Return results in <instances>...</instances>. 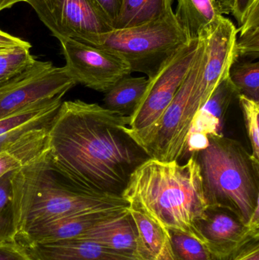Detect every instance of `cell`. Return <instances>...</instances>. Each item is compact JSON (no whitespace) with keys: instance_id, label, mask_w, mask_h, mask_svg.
<instances>
[{"instance_id":"cell-1","label":"cell","mask_w":259,"mask_h":260,"mask_svg":"<svg viewBox=\"0 0 259 260\" xmlns=\"http://www.w3.org/2000/svg\"><path fill=\"white\" fill-rule=\"evenodd\" d=\"M129 120L98 104L62 102L48 127L50 164L85 192L122 197L131 174L150 158L128 133Z\"/></svg>"},{"instance_id":"cell-2","label":"cell","mask_w":259,"mask_h":260,"mask_svg":"<svg viewBox=\"0 0 259 260\" xmlns=\"http://www.w3.org/2000/svg\"><path fill=\"white\" fill-rule=\"evenodd\" d=\"M122 197L169 232L187 234L203 244L196 224L208 206L194 154L183 165L147 159L131 174Z\"/></svg>"},{"instance_id":"cell-3","label":"cell","mask_w":259,"mask_h":260,"mask_svg":"<svg viewBox=\"0 0 259 260\" xmlns=\"http://www.w3.org/2000/svg\"><path fill=\"white\" fill-rule=\"evenodd\" d=\"M16 239L27 230L61 217L129 207L120 196L97 195L79 189L50 164L45 152L11 177Z\"/></svg>"},{"instance_id":"cell-4","label":"cell","mask_w":259,"mask_h":260,"mask_svg":"<svg viewBox=\"0 0 259 260\" xmlns=\"http://www.w3.org/2000/svg\"><path fill=\"white\" fill-rule=\"evenodd\" d=\"M208 141L194 154L207 206L228 209L259 230V163L239 141L225 136Z\"/></svg>"},{"instance_id":"cell-5","label":"cell","mask_w":259,"mask_h":260,"mask_svg":"<svg viewBox=\"0 0 259 260\" xmlns=\"http://www.w3.org/2000/svg\"><path fill=\"white\" fill-rule=\"evenodd\" d=\"M188 39L170 9L159 18L134 27L113 29L99 35L88 45L102 49L121 58L132 73L152 78L162 64Z\"/></svg>"},{"instance_id":"cell-6","label":"cell","mask_w":259,"mask_h":260,"mask_svg":"<svg viewBox=\"0 0 259 260\" xmlns=\"http://www.w3.org/2000/svg\"><path fill=\"white\" fill-rule=\"evenodd\" d=\"M194 63L162 117L138 143L150 158L161 161H179L187 154L192 123L201 109L199 88L205 68L203 41Z\"/></svg>"},{"instance_id":"cell-7","label":"cell","mask_w":259,"mask_h":260,"mask_svg":"<svg viewBox=\"0 0 259 260\" xmlns=\"http://www.w3.org/2000/svg\"><path fill=\"white\" fill-rule=\"evenodd\" d=\"M200 47V39L190 40L149 79L147 88L129 118L128 133L139 143L158 123L188 76Z\"/></svg>"},{"instance_id":"cell-8","label":"cell","mask_w":259,"mask_h":260,"mask_svg":"<svg viewBox=\"0 0 259 260\" xmlns=\"http://www.w3.org/2000/svg\"><path fill=\"white\" fill-rule=\"evenodd\" d=\"M58 40L70 38L91 44L114 28L95 0H24Z\"/></svg>"},{"instance_id":"cell-9","label":"cell","mask_w":259,"mask_h":260,"mask_svg":"<svg viewBox=\"0 0 259 260\" xmlns=\"http://www.w3.org/2000/svg\"><path fill=\"white\" fill-rule=\"evenodd\" d=\"M59 42L65 60L64 68L76 84L105 94L132 73L126 61L106 50L70 38Z\"/></svg>"},{"instance_id":"cell-10","label":"cell","mask_w":259,"mask_h":260,"mask_svg":"<svg viewBox=\"0 0 259 260\" xmlns=\"http://www.w3.org/2000/svg\"><path fill=\"white\" fill-rule=\"evenodd\" d=\"M77 84L63 67L36 59L21 77L0 95V120L41 101L65 95Z\"/></svg>"},{"instance_id":"cell-11","label":"cell","mask_w":259,"mask_h":260,"mask_svg":"<svg viewBox=\"0 0 259 260\" xmlns=\"http://www.w3.org/2000/svg\"><path fill=\"white\" fill-rule=\"evenodd\" d=\"M196 227L215 260H233L249 243L259 241V230L222 208L207 207Z\"/></svg>"},{"instance_id":"cell-12","label":"cell","mask_w":259,"mask_h":260,"mask_svg":"<svg viewBox=\"0 0 259 260\" xmlns=\"http://www.w3.org/2000/svg\"><path fill=\"white\" fill-rule=\"evenodd\" d=\"M235 24L225 15L208 26L199 36L203 41L205 68L200 83L202 108L227 78L237 60ZM201 108V109H202Z\"/></svg>"},{"instance_id":"cell-13","label":"cell","mask_w":259,"mask_h":260,"mask_svg":"<svg viewBox=\"0 0 259 260\" xmlns=\"http://www.w3.org/2000/svg\"><path fill=\"white\" fill-rule=\"evenodd\" d=\"M127 209L84 212L61 217L34 226L16 239L22 247L43 243L81 238L97 224L118 215Z\"/></svg>"},{"instance_id":"cell-14","label":"cell","mask_w":259,"mask_h":260,"mask_svg":"<svg viewBox=\"0 0 259 260\" xmlns=\"http://www.w3.org/2000/svg\"><path fill=\"white\" fill-rule=\"evenodd\" d=\"M33 260H135L85 238L23 247Z\"/></svg>"},{"instance_id":"cell-15","label":"cell","mask_w":259,"mask_h":260,"mask_svg":"<svg viewBox=\"0 0 259 260\" xmlns=\"http://www.w3.org/2000/svg\"><path fill=\"white\" fill-rule=\"evenodd\" d=\"M81 238L94 240L127 257L143 260L138 232L129 207L114 218L97 224Z\"/></svg>"},{"instance_id":"cell-16","label":"cell","mask_w":259,"mask_h":260,"mask_svg":"<svg viewBox=\"0 0 259 260\" xmlns=\"http://www.w3.org/2000/svg\"><path fill=\"white\" fill-rule=\"evenodd\" d=\"M63 96L36 102L0 120V147L28 130L50 124L62 105Z\"/></svg>"},{"instance_id":"cell-17","label":"cell","mask_w":259,"mask_h":260,"mask_svg":"<svg viewBox=\"0 0 259 260\" xmlns=\"http://www.w3.org/2000/svg\"><path fill=\"white\" fill-rule=\"evenodd\" d=\"M238 96L230 77L216 88L205 106L196 114L190 133L203 136H224L225 117L234 98Z\"/></svg>"},{"instance_id":"cell-18","label":"cell","mask_w":259,"mask_h":260,"mask_svg":"<svg viewBox=\"0 0 259 260\" xmlns=\"http://www.w3.org/2000/svg\"><path fill=\"white\" fill-rule=\"evenodd\" d=\"M49 125L25 132L0 150V177L22 168L47 151Z\"/></svg>"},{"instance_id":"cell-19","label":"cell","mask_w":259,"mask_h":260,"mask_svg":"<svg viewBox=\"0 0 259 260\" xmlns=\"http://www.w3.org/2000/svg\"><path fill=\"white\" fill-rule=\"evenodd\" d=\"M138 232L143 260H176L170 232L134 208L129 206Z\"/></svg>"},{"instance_id":"cell-20","label":"cell","mask_w":259,"mask_h":260,"mask_svg":"<svg viewBox=\"0 0 259 260\" xmlns=\"http://www.w3.org/2000/svg\"><path fill=\"white\" fill-rule=\"evenodd\" d=\"M173 12L189 40L199 38L205 29L224 15L214 0H177Z\"/></svg>"},{"instance_id":"cell-21","label":"cell","mask_w":259,"mask_h":260,"mask_svg":"<svg viewBox=\"0 0 259 260\" xmlns=\"http://www.w3.org/2000/svg\"><path fill=\"white\" fill-rule=\"evenodd\" d=\"M149 84L144 76H125L116 83L103 98L106 109L130 117L141 101Z\"/></svg>"},{"instance_id":"cell-22","label":"cell","mask_w":259,"mask_h":260,"mask_svg":"<svg viewBox=\"0 0 259 260\" xmlns=\"http://www.w3.org/2000/svg\"><path fill=\"white\" fill-rule=\"evenodd\" d=\"M174 0H120L114 29L128 28L159 18L173 9Z\"/></svg>"},{"instance_id":"cell-23","label":"cell","mask_w":259,"mask_h":260,"mask_svg":"<svg viewBox=\"0 0 259 260\" xmlns=\"http://www.w3.org/2000/svg\"><path fill=\"white\" fill-rule=\"evenodd\" d=\"M237 59L257 60L259 57V0H256L241 25L237 27Z\"/></svg>"},{"instance_id":"cell-24","label":"cell","mask_w":259,"mask_h":260,"mask_svg":"<svg viewBox=\"0 0 259 260\" xmlns=\"http://www.w3.org/2000/svg\"><path fill=\"white\" fill-rule=\"evenodd\" d=\"M230 79L238 95L259 102V62L237 59L231 67Z\"/></svg>"},{"instance_id":"cell-25","label":"cell","mask_w":259,"mask_h":260,"mask_svg":"<svg viewBox=\"0 0 259 260\" xmlns=\"http://www.w3.org/2000/svg\"><path fill=\"white\" fill-rule=\"evenodd\" d=\"M30 48L31 45L24 46L0 53V88L7 86L33 65L36 59Z\"/></svg>"},{"instance_id":"cell-26","label":"cell","mask_w":259,"mask_h":260,"mask_svg":"<svg viewBox=\"0 0 259 260\" xmlns=\"http://www.w3.org/2000/svg\"><path fill=\"white\" fill-rule=\"evenodd\" d=\"M12 172L0 177V245L16 244L11 183Z\"/></svg>"},{"instance_id":"cell-27","label":"cell","mask_w":259,"mask_h":260,"mask_svg":"<svg viewBox=\"0 0 259 260\" xmlns=\"http://www.w3.org/2000/svg\"><path fill=\"white\" fill-rule=\"evenodd\" d=\"M176 260H215L205 244L185 233L170 232Z\"/></svg>"},{"instance_id":"cell-28","label":"cell","mask_w":259,"mask_h":260,"mask_svg":"<svg viewBox=\"0 0 259 260\" xmlns=\"http://www.w3.org/2000/svg\"><path fill=\"white\" fill-rule=\"evenodd\" d=\"M237 98L252 148L251 155L255 162L259 163V102L240 94Z\"/></svg>"},{"instance_id":"cell-29","label":"cell","mask_w":259,"mask_h":260,"mask_svg":"<svg viewBox=\"0 0 259 260\" xmlns=\"http://www.w3.org/2000/svg\"><path fill=\"white\" fill-rule=\"evenodd\" d=\"M0 260H33L24 248L18 244H1Z\"/></svg>"},{"instance_id":"cell-30","label":"cell","mask_w":259,"mask_h":260,"mask_svg":"<svg viewBox=\"0 0 259 260\" xmlns=\"http://www.w3.org/2000/svg\"><path fill=\"white\" fill-rule=\"evenodd\" d=\"M30 45L27 41L9 35L0 29V53L12 50L18 47Z\"/></svg>"},{"instance_id":"cell-31","label":"cell","mask_w":259,"mask_h":260,"mask_svg":"<svg viewBox=\"0 0 259 260\" xmlns=\"http://www.w3.org/2000/svg\"><path fill=\"white\" fill-rule=\"evenodd\" d=\"M256 0H234L232 15L237 21V25L240 26L243 24L252 6Z\"/></svg>"},{"instance_id":"cell-32","label":"cell","mask_w":259,"mask_h":260,"mask_svg":"<svg viewBox=\"0 0 259 260\" xmlns=\"http://www.w3.org/2000/svg\"><path fill=\"white\" fill-rule=\"evenodd\" d=\"M95 1L107 15L114 25V21L118 14L120 0H95Z\"/></svg>"},{"instance_id":"cell-33","label":"cell","mask_w":259,"mask_h":260,"mask_svg":"<svg viewBox=\"0 0 259 260\" xmlns=\"http://www.w3.org/2000/svg\"><path fill=\"white\" fill-rule=\"evenodd\" d=\"M233 260H259V241L249 243Z\"/></svg>"},{"instance_id":"cell-34","label":"cell","mask_w":259,"mask_h":260,"mask_svg":"<svg viewBox=\"0 0 259 260\" xmlns=\"http://www.w3.org/2000/svg\"><path fill=\"white\" fill-rule=\"evenodd\" d=\"M214 1L218 5L224 15L232 13L234 0H214Z\"/></svg>"},{"instance_id":"cell-35","label":"cell","mask_w":259,"mask_h":260,"mask_svg":"<svg viewBox=\"0 0 259 260\" xmlns=\"http://www.w3.org/2000/svg\"><path fill=\"white\" fill-rule=\"evenodd\" d=\"M24 2V0H0V12L4 9H9L18 3Z\"/></svg>"},{"instance_id":"cell-36","label":"cell","mask_w":259,"mask_h":260,"mask_svg":"<svg viewBox=\"0 0 259 260\" xmlns=\"http://www.w3.org/2000/svg\"><path fill=\"white\" fill-rule=\"evenodd\" d=\"M22 74L20 75L19 76H18V78H17L16 79H15V80L13 81V82H11L9 85H8L7 86L3 87V88H0V95H1L2 94H3V92H4L6 90H7L8 88H9V87L12 86V85H13L14 83H15V82H16L17 80H18V79H19L20 77H21V76Z\"/></svg>"}]
</instances>
